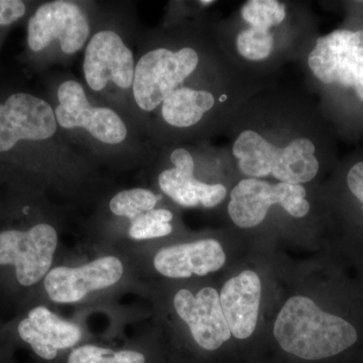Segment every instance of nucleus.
<instances>
[{
  "instance_id": "f257e3e1",
  "label": "nucleus",
  "mask_w": 363,
  "mask_h": 363,
  "mask_svg": "<svg viewBox=\"0 0 363 363\" xmlns=\"http://www.w3.org/2000/svg\"><path fill=\"white\" fill-rule=\"evenodd\" d=\"M95 168L62 135L44 92L0 80V184L28 189L90 175Z\"/></svg>"
},
{
  "instance_id": "f03ea898",
  "label": "nucleus",
  "mask_w": 363,
  "mask_h": 363,
  "mask_svg": "<svg viewBox=\"0 0 363 363\" xmlns=\"http://www.w3.org/2000/svg\"><path fill=\"white\" fill-rule=\"evenodd\" d=\"M44 94L67 142L96 166L130 168L156 157L159 149L133 119L98 101L69 72L45 74Z\"/></svg>"
},
{
  "instance_id": "7ed1b4c3",
  "label": "nucleus",
  "mask_w": 363,
  "mask_h": 363,
  "mask_svg": "<svg viewBox=\"0 0 363 363\" xmlns=\"http://www.w3.org/2000/svg\"><path fill=\"white\" fill-rule=\"evenodd\" d=\"M205 40L195 26H168L140 33L133 87V121L145 128L176 90L211 82Z\"/></svg>"
},
{
  "instance_id": "20e7f679",
  "label": "nucleus",
  "mask_w": 363,
  "mask_h": 363,
  "mask_svg": "<svg viewBox=\"0 0 363 363\" xmlns=\"http://www.w3.org/2000/svg\"><path fill=\"white\" fill-rule=\"evenodd\" d=\"M140 33L130 2H101L83 51L86 89L98 101L133 121V87Z\"/></svg>"
},
{
  "instance_id": "39448f33",
  "label": "nucleus",
  "mask_w": 363,
  "mask_h": 363,
  "mask_svg": "<svg viewBox=\"0 0 363 363\" xmlns=\"http://www.w3.org/2000/svg\"><path fill=\"white\" fill-rule=\"evenodd\" d=\"M101 2L86 0L39 1L26 21L23 63L30 72L45 74L52 66H67L84 51Z\"/></svg>"
},
{
  "instance_id": "423d86ee",
  "label": "nucleus",
  "mask_w": 363,
  "mask_h": 363,
  "mask_svg": "<svg viewBox=\"0 0 363 363\" xmlns=\"http://www.w3.org/2000/svg\"><path fill=\"white\" fill-rule=\"evenodd\" d=\"M274 338L286 352L307 360L337 355L357 341L350 322L329 314L304 296L289 298L277 317Z\"/></svg>"
},
{
  "instance_id": "0eeeda50",
  "label": "nucleus",
  "mask_w": 363,
  "mask_h": 363,
  "mask_svg": "<svg viewBox=\"0 0 363 363\" xmlns=\"http://www.w3.org/2000/svg\"><path fill=\"white\" fill-rule=\"evenodd\" d=\"M317 147L306 136L272 143L259 131H241L234 140L233 154L238 169L250 178L274 177L281 183L302 185L319 172Z\"/></svg>"
},
{
  "instance_id": "6e6552de",
  "label": "nucleus",
  "mask_w": 363,
  "mask_h": 363,
  "mask_svg": "<svg viewBox=\"0 0 363 363\" xmlns=\"http://www.w3.org/2000/svg\"><path fill=\"white\" fill-rule=\"evenodd\" d=\"M58 234L49 222H32L28 227L0 229V267H13L18 285L28 288L50 272Z\"/></svg>"
},
{
  "instance_id": "1a4fd4ad",
  "label": "nucleus",
  "mask_w": 363,
  "mask_h": 363,
  "mask_svg": "<svg viewBox=\"0 0 363 363\" xmlns=\"http://www.w3.org/2000/svg\"><path fill=\"white\" fill-rule=\"evenodd\" d=\"M308 66L320 82L352 88L363 101V30H336L318 38Z\"/></svg>"
},
{
  "instance_id": "9d476101",
  "label": "nucleus",
  "mask_w": 363,
  "mask_h": 363,
  "mask_svg": "<svg viewBox=\"0 0 363 363\" xmlns=\"http://www.w3.org/2000/svg\"><path fill=\"white\" fill-rule=\"evenodd\" d=\"M306 195L307 191L302 185L243 179L231 191L228 214L240 228L259 225L274 204L281 205L291 216L302 218L310 211Z\"/></svg>"
},
{
  "instance_id": "9b49d317",
  "label": "nucleus",
  "mask_w": 363,
  "mask_h": 363,
  "mask_svg": "<svg viewBox=\"0 0 363 363\" xmlns=\"http://www.w3.org/2000/svg\"><path fill=\"white\" fill-rule=\"evenodd\" d=\"M157 156L164 160L157 174V184L164 195L185 208H213L225 199L222 184L205 183L195 175V155L188 147L174 145L160 147Z\"/></svg>"
},
{
  "instance_id": "f8f14e48",
  "label": "nucleus",
  "mask_w": 363,
  "mask_h": 363,
  "mask_svg": "<svg viewBox=\"0 0 363 363\" xmlns=\"http://www.w3.org/2000/svg\"><path fill=\"white\" fill-rule=\"evenodd\" d=\"M123 274L121 260L116 257H105L80 267H60L45 276V292L54 302L60 304L76 303L93 291L113 286Z\"/></svg>"
},
{
  "instance_id": "ddd939ff",
  "label": "nucleus",
  "mask_w": 363,
  "mask_h": 363,
  "mask_svg": "<svg viewBox=\"0 0 363 363\" xmlns=\"http://www.w3.org/2000/svg\"><path fill=\"white\" fill-rule=\"evenodd\" d=\"M174 306L200 347L216 350L230 339L231 332L215 289L203 288L197 295L184 289L176 294Z\"/></svg>"
},
{
  "instance_id": "4468645a",
  "label": "nucleus",
  "mask_w": 363,
  "mask_h": 363,
  "mask_svg": "<svg viewBox=\"0 0 363 363\" xmlns=\"http://www.w3.org/2000/svg\"><path fill=\"white\" fill-rule=\"evenodd\" d=\"M18 333L38 357L45 360L54 359L59 350L70 348L81 339L77 325L61 319L44 306L28 311L18 325Z\"/></svg>"
},
{
  "instance_id": "2eb2a0df",
  "label": "nucleus",
  "mask_w": 363,
  "mask_h": 363,
  "mask_svg": "<svg viewBox=\"0 0 363 363\" xmlns=\"http://www.w3.org/2000/svg\"><path fill=\"white\" fill-rule=\"evenodd\" d=\"M260 294V279L252 271L242 272L224 284L219 301L229 330L234 337H250L257 328Z\"/></svg>"
},
{
  "instance_id": "dca6fc26",
  "label": "nucleus",
  "mask_w": 363,
  "mask_h": 363,
  "mask_svg": "<svg viewBox=\"0 0 363 363\" xmlns=\"http://www.w3.org/2000/svg\"><path fill=\"white\" fill-rule=\"evenodd\" d=\"M225 260V252L218 241L203 240L162 248L157 253L154 264L162 276L188 279L193 274L203 277L217 272Z\"/></svg>"
},
{
  "instance_id": "f3484780",
  "label": "nucleus",
  "mask_w": 363,
  "mask_h": 363,
  "mask_svg": "<svg viewBox=\"0 0 363 363\" xmlns=\"http://www.w3.org/2000/svg\"><path fill=\"white\" fill-rule=\"evenodd\" d=\"M108 208L112 215L128 221V234L133 240H154L173 231V213L164 208H155L147 200L136 198L112 203Z\"/></svg>"
},
{
  "instance_id": "a211bd4d",
  "label": "nucleus",
  "mask_w": 363,
  "mask_h": 363,
  "mask_svg": "<svg viewBox=\"0 0 363 363\" xmlns=\"http://www.w3.org/2000/svg\"><path fill=\"white\" fill-rule=\"evenodd\" d=\"M274 48L272 30L250 26L241 30L236 38V49L248 61H264L271 56Z\"/></svg>"
},
{
  "instance_id": "6ab92c4d",
  "label": "nucleus",
  "mask_w": 363,
  "mask_h": 363,
  "mask_svg": "<svg viewBox=\"0 0 363 363\" xmlns=\"http://www.w3.org/2000/svg\"><path fill=\"white\" fill-rule=\"evenodd\" d=\"M286 7L277 0H250L241 9V16L250 26L272 30L283 23Z\"/></svg>"
},
{
  "instance_id": "aec40b11",
  "label": "nucleus",
  "mask_w": 363,
  "mask_h": 363,
  "mask_svg": "<svg viewBox=\"0 0 363 363\" xmlns=\"http://www.w3.org/2000/svg\"><path fill=\"white\" fill-rule=\"evenodd\" d=\"M145 358L136 351H113L94 345L81 346L71 353L68 363H145Z\"/></svg>"
},
{
  "instance_id": "412c9836",
  "label": "nucleus",
  "mask_w": 363,
  "mask_h": 363,
  "mask_svg": "<svg viewBox=\"0 0 363 363\" xmlns=\"http://www.w3.org/2000/svg\"><path fill=\"white\" fill-rule=\"evenodd\" d=\"M39 1L0 0V30L9 32L13 26L26 21Z\"/></svg>"
},
{
  "instance_id": "4be33fe9",
  "label": "nucleus",
  "mask_w": 363,
  "mask_h": 363,
  "mask_svg": "<svg viewBox=\"0 0 363 363\" xmlns=\"http://www.w3.org/2000/svg\"><path fill=\"white\" fill-rule=\"evenodd\" d=\"M347 185L350 192L362 203L363 209V161L355 164L348 172Z\"/></svg>"
},
{
  "instance_id": "5701e85b",
  "label": "nucleus",
  "mask_w": 363,
  "mask_h": 363,
  "mask_svg": "<svg viewBox=\"0 0 363 363\" xmlns=\"http://www.w3.org/2000/svg\"><path fill=\"white\" fill-rule=\"evenodd\" d=\"M7 33H9V32H6V30H0V48H1L2 44H4V40H6Z\"/></svg>"
}]
</instances>
